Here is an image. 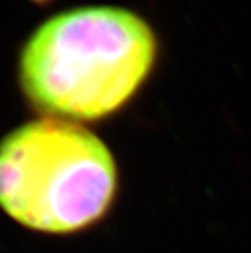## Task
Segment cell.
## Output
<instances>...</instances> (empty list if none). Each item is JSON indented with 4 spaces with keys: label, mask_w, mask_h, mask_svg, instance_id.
<instances>
[{
    "label": "cell",
    "mask_w": 251,
    "mask_h": 253,
    "mask_svg": "<svg viewBox=\"0 0 251 253\" xmlns=\"http://www.w3.org/2000/svg\"><path fill=\"white\" fill-rule=\"evenodd\" d=\"M156 55L155 34L140 16L118 6H81L34 31L19 55V84L38 112L95 121L134 98Z\"/></svg>",
    "instance_id": "6da1fadb"
},
{
    "label": "cell",
    "mask_w": 251,
    "mask_h": 253,
    "mask_svg": "<svg viewBox=\"0 0 251 253\" xmlns=\"http://www.w3.org/2000/svg\"><path fill=\"white\" fill-rule=\"evenodd\" d=\"M37 3H45V1H49V0H35Z\"/></svg>",
    "instance_id": "3957f363"
},
{
    "label": "cell",
    "mask_w": 251,
    "mask_h": 253,
    "mask_svg": "<svg viewBox=\"0 0 251 253\" xmlns=\"http://www.w3.org/2000/svg\"><path fill=\"white\" fill-rule=\"evenodd\" d=\"M117 188L110 151L77 122L37 120L0 141V207L27 229H87L109 211Z\"/></svg>",
    "instance_id": "7a4b0ae2"
}]
</instances>
